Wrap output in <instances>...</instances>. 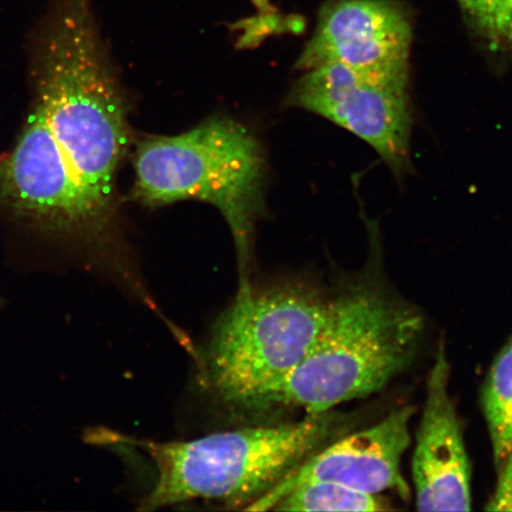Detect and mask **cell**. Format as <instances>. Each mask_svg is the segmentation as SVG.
<instances>
[{
    "label": "cell",
    "mask_w": 512,
    "mask_h": 512,
    "mask_svg": "<svg viewBox=\"0 0 512 512\" xmlns=\"http://www.w3.org/2000/svg\"><path fill=\"white\" fill-rule=\"evenodd\" d=\"M30 51L35 105L83 187L113 211L115 176L130 132L93 0H48Z\"/></svg>",
    "instance_id": "obj_1"
},
{
    "label": "cell",
    "mask_w": 512,
    "mask_h": 512,
    "mask_svg": "<svg viewBox=\"0 0 512 512\" xmlns=\"http://www.w3.org/2000/svg\"><path fill=\"white\" fill-rule=\"evenodd\" d=\"M424 325L421 313L392 296L369 268L330 299L323 329L299 366L248 409L319 414L380 392L411 366Z\"/></svg>",
    "instance_id": "obj_2"
},
{
    "label": "cell",
    "mask_w": 512,
    "mask_h": 512,
    "mask_svg": "<svg viewBox=\"0 0 512 512\" xmlns=\"http://www.w3.org/2000/svg\"><path fill=\"white\" fill-rule=\"evenodd\" d=\"M347 421L331 409L292 424L243 428L190 441L137 439L102 427L88 430L85 439L96 446H134L152 460L156 483L140 502V511L195 499L246 509L312 453L342 435Z\"/></svg>",
    "instance_id": "obj_3"
},
{
    "label": "cell",
    "mask_w": 512,
    "mask_h": 512,
    "mask_svg": "<svg viewBox=\"0 0 512 512\" xmlns=\"http://www.w3.org/2000/svg\"><path fill=\"white\" fill-rule=\"evenodd\" d=\"M265 166L264 151L247 127L209 119L179 136L140 143L133 200L153 208L185 200L213 204L234 236L239 291L249 290L255 224L264 213Z\"/></svg>",
    "instance_id": "obj_4"
},
{
    "label": "cell",
    "mask_w": 512,
    "mask_h": 512,
    "mask_svg": "<svg viewBox=\"0 0 512 512\" xmlns=\"http://www.w3.org/2000/svg\"><path fill=\"white\" fill-rule=\"evenodd\" d=\"M329 306L330 299L305 284L238 291L211 331V389L228 405L248 409L309 354Z\"/></svg>",
    "instance_id": "obj_5"
},
{
    "label": "cell",
    "mask_w": 512,
    "mask_h": 512,
    "mask_svg": "<svg viewBox=\"0 0 512 512\" xmlns=\"http://www.w3.org/2000/svg\"><path fill=\"white\" fill-rule=\"evenodd\" d=\"M0 207L56 238L91 246L106 240L112 214L83 187L37 105L0 158Z\"/></svg>",
    "instance_id": "obj_6"
},
{
    "label": "cell",
    "mask_w": 512,
    "mask_h": 512,
    "mask_svg": "<svg viewBox=\"0 0 512 512\" xmlns=\"http://www.w3.org/2000/svg\"><path fill=\"white\" fill-rule=\"evenodd\" d=\"M414 27L402 0H325L296 69L341 64L370 81L409 88Z\"/></svg>",
    "instance_id": "obj_7"
},
{
    "label": "cell",
    "mask_w": 512,
    "mask_h": 512,
    "mask_svg": "<svg viewBox=\"0 0 512 512\" xmlns=\"http://www.w3.org/2000/svg\"><path fill=\"white\" fill-rule=\"evenodd\" d=\"M286 105L320 115L368 144L399 182L412 174L409 88L370 81L341 64L306 70Z\"/></svg>",
    "instance_id": "obj_8"
},
{
    "label": "cell",
    "mask_w": 512,
    "mask_h": 512,
    "mask_svg": "<svg viewBox=\"0 0 512 512\" xmlns=\"http://www.w3.org/2000/svg\"><path fill=\"white\" fill-rule=\"evenodd\" d=\"M413 406L395 409L376 425L336 438L312 453L273 488L245 510L265 511L273 499L294 486L328 482L380 495L396 491L403 499L411 489L403 478L401 460L411 445Z\"/></svg>",
    "instance_id": "obj_9"
},
{
    "label": "cell",
    "mask_w": 512,
    "mask_h": 512,
    "mask_svg": "<svg viewBox=\"0 0 512 512\" xmlns=\"http://www.w3.org/2000/svg\"><path fill=\"white\" fill-rule=\"evenodd\" d=\"M450 380V362L441 343L427 376L412 459L415 503L420 511L471 510V464Z\"/></svg>",
    "instance_id": "obj_10"
},
{
    "label": "cell",
    "mask_w": 512,
    "mask_h": 512,
    "mask_svg": "<svg viewBox=\"0 0 512 512\" xmlns=\"http://www.w3.org/2000/svg\"><path fill=\"white\" fill-rule=\"evenodd\" d=\"M480 402L498 470L512 448V335L492 363Z\"/></svg>",
    "instance_id": "obj_11"
},
{
    "label": "cell",
    "mask_w": 512,
    "mask_h": 512,
    "mask_svg": "<svg viewBox=\"0 0 512 512\" xmlns=\"http://www.w3.org/2000/svg\"><path fill=\"white\" fill-rule=\"evenodd\" d=\"M390 503L380 495L328 482L294 486L273 499L275 511H388Z\"/></svg>",
    "instance_id": "obj_12"
},
{
    "label": "cell",
    "mask_w": 512,
    "mask_h": 512,
    "mask_svg": "<svg viewBox=\"0 0 512 512\" xmlns=\"http://www.w3.org/2000/svg\"><path fill=\"white\" fill-rule=\"evenodd\" d=\"M467 29L491 55L512 57V0H456Z\"/></svg>",
    "instance_id": "obj_13"
},
{
    "label": "cell",
    "mask_w": 512,
    "mask_h": 512,
    "mask_svg": "<svg viewBox=\"0 0 512 512\" xmlns=\"http://www.w3.org/2000/svg\"><path fill=\"white\" fill-rule=\"evenodd\" d=\"M486 511H512V448L498 469L497 485Z\"/></svg>",
    "instance_id": "obj_14"
}]
</instances>
